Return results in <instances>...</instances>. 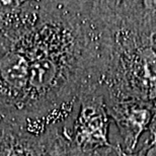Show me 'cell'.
Returning a JSON list of instances; mask_svg holds the SVG:
<instances>
[{"label":"cell","instance_id":"obj_2","mask_svg":"<svg viewBox=\"0 0 156 156\" xmlns=\"http://www.w3.org/2000/svg\"><path fill=\"white\" fill-rule=\"evenodd\" d=\"M110 119L104 92L98 84H83L69 130L73 144L85 155L99 149L114 148L115 145L108 140Z\"/></svg>","mask_w":156,"mask_h":156},{"label":"cell","instance_id":"obj_1","mask_svg":"<svg viewBox=\"0 0 156 156\" xmlns=\"http://www.w3.org/2000/svg\"><path fill=\"white\" fill-rule=\"evenodd\" d=\"M90 78L105 102L156 99V33L144 1H89Z\"/></svg>","mask_w":156,"mask_h":156},{"label":"cell","instance_id":"obj_7","mask_svg":"<svg viewBox=\"0 0 156 156\" xmlns=\"http://www.w3.org/2000/svg\"><path fill=\"white\" fill-rule=\"evenodd\" d=\"M117 156H156V141L148 139L138 152H127L121 144L115 145Z\"/></svg>","mask_w":156,"mask_h":156},{"label":"cell","instance_id":"obj_3","mask_svg":"<svg viewBox=\"0 0 156 156\" xmlns=\"http://www.w3.org/2000/svg\"><path fill=\"white\" fill-rule=\"evenodd\" d=\"M62 127L43 129L20 118L0 116V156H45Z\"/></svg>","mask_w":156,"mask_h":156},{"label":"cell","instance_id":"obj_4","mask_svg":"<svg viewBox=\"0 0 156 156\" xmlns=\"http://www.w3.org/2000/svg\"><path fill=\"white\" fill-rule=\"evenodd\" d=\"M111 119L116 123L127 152H134L141 135L150 131L155 116L152 101L125 99L107 102Z\"/></svg>","mask_w":156,"mask_h":156},{"label":"cell","instance_id":"obj_6","mask_svg":"<svg viewBox=\"0 0 156 156\" xmlns=\"http://www.w3.org/2000/svg\"><path fill=\"white\" fill-rule=\"evenodd\" d=\"M70 125H65L58 131L49 145L45 156H88L73 144L71 140Z\"/></svg>","mask_w":156,"mask_h":156},{"label":"cell","instance_id":"obj_9","mask_svg":"<svg viewBox=\"0 0 156 156\" xmlns=\"http://www.w3.org/2000/svg\"><path fill=\"white\" fill-rule=\"evenodd\" d=\"M113 151H115V147L114 148H104V149H99V150L93 152L92 154H90L88 156H110Z\"/></svg>","mask_w":156,"mask_h":156},{"label":"cell","instance_id":"obj_5","mask_svg":"<svg viewBox=\"0 0 156 156\" xmlns=\"http://www.w3.org/2000/svg\"><path fill=\"white\" fill-rule=\"evenodd\" d=\"M41 8L42 1H0V44L32 27Z\"/></svg>","mask_w":156,"mask_h":156},{"label":"cell","instance_id":"obj_8","mask_svg":"<svg viewBox=\"0 0 156 156\" xmlns=\"http://www.w3.org/2000/svg\"><path fill=\"white\" fill-rule=\"evenodd\" d=\"M153 105H154V108H155V116H154V120H153V123H152V126L150 128V136H149V139L153 140V141H156V99L153 101Z\"/></svg>","mask_w":156,"mask_h":156}]
</instances>
